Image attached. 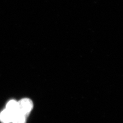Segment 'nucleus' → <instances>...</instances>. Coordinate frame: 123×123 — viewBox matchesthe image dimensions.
<instances>
[{"mask_svg":"<svg viewBox=\"0 0 123 123\" xmlns=\"http://www.w3.org/2000/svg\"><path fill=\"white\" fill-rule=\"evenodd\" d=\"M13 115L6 109L2 111L0 113V120L3 123H12Z\"/></svg>","mask_w":123,"mask_h":123,"instance_id":"3","label":"nucleus"},{"mask_svg":"<svg viewBox=\"0 0 123 123\" xmlns=\"http://www.w3.org/2000/svg\"><path fill=\"white\" fill-rule=\"evenodd\" d=\"M26 116L20 112L14 114L12 118V123H25Z\"/></svg>","mask_w":123,"mask_h":123,"instance_id":"4","label":"nucleus"},{"mask_svg":"<svg viewBox=\"0 0 123 123\" xmlns=\"http://www.w3.org/2000/svg\"><path fill=\"white\" fill-rule=\"evenodd\" d=\"M6 109L13 115L18 112V102L14 100H11L7 103Z\"/></svg>","mask_w":123,"mask_h":123,"instance_id":"2","label":"nucleus"},{"mask_svg":"<svg viewBox=\"0 0 123 123\" xmlns=\"http://www.w3.org/2000/svg\"><path fill=\"white\" fill-rule=\"evenodd\" d=\"M18 112L24 114L25 116L27 115L33 108L32 101L28 98H24L18 102Z\"/></svg>","mask_w":123,"mask_h":123,"instance_id":"1","label":"nucleus"}]
</instances>
